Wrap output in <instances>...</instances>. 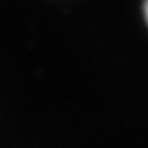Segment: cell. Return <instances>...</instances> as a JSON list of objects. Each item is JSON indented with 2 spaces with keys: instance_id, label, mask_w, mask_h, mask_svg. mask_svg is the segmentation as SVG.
Returning a JSON list of instances; mask_svg holds the SVG:
<instances>
[{
  "instance_id": "obj_1",
  "label": "cell",
  "mask_w": 148,
  "mask_h": 148,
  "mask_svg": "<svg viewBox=\"0 0 148 148\" xmlns=\"http://www.w3.org/2000/svg\"><path fill=\"white\" fill-rule=\"evenodd\" d=\"M143 14H145V21H147V24H148V0L143 2Z\"/></svg>"
}]
</instances>
